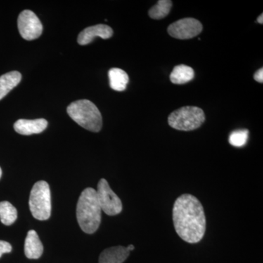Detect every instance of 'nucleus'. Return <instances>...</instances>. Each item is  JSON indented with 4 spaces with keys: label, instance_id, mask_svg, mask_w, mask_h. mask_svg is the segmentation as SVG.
<instances>
[{
    "label": "nucleus",
    "instance_id": "nucleus-1",
    "mask_svg": "<svg viewBox=\"0 0 263 263\" xmlns=\"http://www.w3.org/2000/svg\"><path fill=\"white\" fill-rule=\"evenodd\" d=\"M173 220L176 233L190 243L200 242L206 230V219L201 202L190 194L178 197L173 209Z\"/></svg>",
    "mask_w": 263,
    "mask_h": 263
},
{
    "label": "nucleus",
    "instance_id": "nucleus-2",
    "mask_svg": "<svg viewBox=\"0 0 263 263\" xmlns=\"http://www.w3.org/2000/svg\"><path fill=\"white\" fill-rule=\"evenodd\" d=\"M102 209L95 189L86 188L78 200L76 216L81 230L87 234H93L101 223Z\"/></svg>",
    "mask_w": 263,
    "mask_h": 263
},
{
    "label": "nucleus",
    "instance_id": "nucleus-3",
    "mask_svg": "<svg viewBox=\"0 0 263 263\" xmlns=\"http://www.w3.org/2000/svg\"><path fill=\"white\" fill-rule=\"evenodd\" d=\"M67 114L81 127L98 133L103 127L101 113L92 102L81 100L73 102L67 107Z\"/></svg>",
    "mask_w": 263,
    "mask_h": 263
},
{
    "label": "nucleus",
    "instance_id": "nucleus-4",
    "mask_svg": "<svg viewBox=\"0 0 263 263\" xmlns=\"http://www.w3.org/2000/svg\"><path fill=\"white\" fill-rule=\"evenodd\" d=\"M29 209L37 220L49 219L51 214V191L49 185L45 181L34 183L29 197Z\"/></svg>",
    "mask_w": 263,
    "mask_h": 263
},
{
    "label": "nucleus",
    "instance_id": "nucleus-5",
    "mask_svg": "<svg viewBox=\"0 0 263 263\" xmlns=\"http://www.w3.org/2000/svg\"><path fill=\"white\" fill-rule=\"evenodd\" d=\"M205 120V114L201 108L186 106L171 113L168 117V124L178 130L192 131L200 127Z\"/></svg>",
    "mask_w": 263,
    "mask_h": 263
},
{
    "label": "nucleus",
    "instance_id": "nucleus-6",
    "mask_svg": "<svg viewBox=\"0 0 263 263\" xmlns=\"http://www.w3.org/2000/svg\"><path fill=\"white\" fill-rule=\"evenodd\" d=\"M96 192L100 208L107 215L116 216L122 212V202L110 189L106 180H100Z\"/></svg>",
    "mask_w": 263,
    "mask_h": 263
},
{
    "label": "nucleus",
    "instance_id": "nucleus-7",
    "mask_svg": "<svg viewBox=\"0 0 263 263\" xmlns=\"http://www.w3.org/2000/svg\"><path fill=\"white\" fill-rule=\"evenodd\" d=\"M18 29L22 37L27 41L37 39L42 34L43 24L32 10H25L18 15Z\"/></svg>",
    "mask_w": 263,
    "mask_h": 263
},
{
    "label": "nucleus",
    "instance_id": "nucleus-8",
    "mask_svg": "<svg viewBox=\"0 0 263 263\" xmlns=\"http://www.w3.org/2000/svg\"><path fill=\"white\" fill-rule=\"evenodd\" d=\"M202 31V24L193 18L180 19L171 24L167 28L171 37L179 40L192 39L200 34Z\"/></svg>",
    "mask_w": 263,
    "mask_h": 263
},
{
    "label": "nucleus",
    "instance_id": "nucleus-9",
    "mask_svg": "<svg viewBox=\"0 0 263 263\" xmlns=\"http://www.w3.org/2000/svg\"><path fill=\"white\" fill-rule=\"evenodd\" d=\"M113 34V29L110 28L109 26L105 25V24H98V25L91 26V27L84 29L79 34L77 41L81 46H85V45L89 44L90 43L92 42L93 40L96 37L107 40L111 37Z\"/></svg>",
    "mask_w": 263,
    "mask_h": 263
},
{
    "label": "nucleus",
    "instance_id": "nucleus-10",
    "mask_svg": "<svg viewBox=\"0 0 263 263\" xmlns=\"http://www.w3.org/2000/svg\"><path fill=\"white\" fill-rule=\"evenodd\" d=\"M48 127V122L44 119H18L14 124V129L18 134L30 136L43 133Z\"/></svg>",
    "mask_w": 263,
    "mask_h": 263
},
{
    "label": "nucleus",
    "instance_id": "nucleus-11",
    "mask_svg": "<svg viewBox=\"0 0 263 263\" xmlns=\"http://www.w3.org/2000/svg\"><path fill=\"white\" fill-rule=\"evenodd\" d=\"M43 253V246L37 232L29 230L24 242V254L29 259H38Z\"/></svg>",
    "mask_w": 263,
    "mask_h": 263
},
{
    "label": "nucleus",
    "instance_id": "nucleus-12",
    "mask_svg": "<svg viewBox=\"0 0 263 263\" xmlns=\"http://www.w3.org/2000/svg\"><path fill=\"white\" fill-rule=\"evenodd\" d=\"M129 252L122 246L105 249L99 257V263H123L129 257Z\"/></svg>",
    "mask_w": 263,
    "mask_h": 263
},
{
    "label": "nucleus",
    "instance_id": "nucleus-13",
    "mask_svg": "<svg viewBox=\"0 0 263 263\" xmlns=\"http://www.w3.org/2000/svg\"><path fill=\"white\" fill-rule=\"evenodd\" d=\"M22 81V74L12 71L0 76V100L4 98Z\"/></svg>",
    "mask_w": 263,
    "mask_h": 263
},
{
    "label": "nucleus",
    "instance_id": "nucleus-14",
    "mask_svg": "<svg viewBox=\"0 0 263 263\" xmlns=\"http://www.w3.org/2000/svg\"><path fill=\"white\" fill-rule=\"evenodd\" d=\"M195 77V71L192 67L184 65L176 66L170 76L171 82L181 85L191 81Z\"/></svg>",
    "mask_w": 263,
    "mask_h": 263
},
{
    "label": "nucleus",
    "instance_id": "nucleus-15",
    "mask_svg": "<svg viewBox=\"0 0 263 263\" xmlns=\"http://www.w3.org/2000/svg\"><path fill=\"white\" fill-rule=\"evenodd\" d=\"M110 88L117 91H124L129 82V76L125 71L119 68H111L108 72Z\"/></svg>",
    "mask_w": 263,
    "mask_h": 263
},
{
    "label": "nucleus",
    "instance_id": "nucleus-16",
    "mask_svg": "<svg viewBox=\"0 0 263 263\" xmlns=\"http://www.w3.org/2000/svg\"><path fill=\"white\" fill-rule=\"evenodd\" d=\"M18 217L16 209L10 202H0V221L7 226H11Z\"/></svg>",
    "mask_w": 263,
    "mask_h": 263
},
{
    "label": "nucleus",
    "instance_id": "nucleus-17",
    "mask_svg": "<svg viewBox=\"0 0 263 263\" xmlns=\"http://www.w3.org/2000/svg\"><path fill=\"white\" fill-rule=\"evenodd\" d=\"M172 6L173 3L171 0H160L151 8L148 11V15L150 18L156 20L165 18L169 14Z\"/></svg>",
    "mask_w": 263,
    "mask_h": 263
},
{
    "label": "nucleus",
    "instance_id": "nucleus-18",
    "mask_svg": "<svg viewBox=\"0 0 263 263\" xmlns=\"http://www.w3.org/2000/svg\"><path fill=\"white\" fill-rule=\"evenodd\" d=\"M249 131L247 129H238L230 134L229 142L232 146L242 147L248 141Z\"/></svg>",
    "mask_w": 263,
    "mask_h": 263
},
{
    "label": "nucleus",
    "instance_id": "nucleus-19",
    "mask_svg": "<svg viewBox=\"0 0 263 263\" xmlns=\"http://www.w3.org/2000/svg\"><path fill=\"white\" fill-rule=\"evenodd\" d=\"M12 251V246L8 242L0 240V257L3 254L10 253Z\"/></svg>",
    "mask_w": 263,
    "mask_h": 263
},
{
    "label": "nucleus",
    "instance_id": "nucleus-20",
    "mask_svg": "<svg viewBox=\"0 0 263 263\" xmlns=\"http://www.w3.org/2000/svg\"><path fill=\"white\" fill-rule=\"evenodd\" d=\"M254 80L257 81V82L261 83L262 84L263 83V69L260 68L259 70H257V72L254 73Z\"/></svg>",
    "mask_w": 263,
    "mask_h": 263
},
{
    "label": "nucleus",
    "instance_id": "nucleus-21",
    "mask_svg": "<svg viewBox=\"0 0 263 263\" xmlns=\"http://www.w3.org/2000/svg\"><path fill=\"white\" fill-rule=\"evenodd\" d=\"M257 22H258L259 24H263V14H261L260 15H259L258 18H257Z\"/></svg>",
    "mask_w": 263,
    "mask_h": 263
},
{
    "label": "nucleus",
    "instance_id": "nucleus-22",
    "mask_svg": "<svg viewBox=\"0 0 263 263\" xmlns=\"http://www.w3.org/2000/svg\"><path fill=\"white\" fill-rule=\"evenodd\" d=\"M134 249H135L134 246L132 245L128 246V247H127V249L128 251H129V252H130V251L134 250Z\"/></svg>",
    "mask_w": 263,
    "mask_h": 263
},
{
    "label": "nucleus",
    "instance_id": "nucleus-23",
    "mask_svg": "<svg viewBox=\"0 0 263 263\" xmlns=\"http://www.w3.org/2000/svg\"><path fill=\"white\" fill-rule=\"evenodd\" d=\"M2 174H3V172H2V169L1 167H0V179H1Z\"/></svg>",
    "mask_w": 263,
    "mask_h": 263
}]
</instances>
